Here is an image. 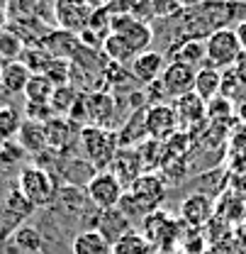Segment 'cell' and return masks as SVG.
<instances>
[{"label":"cell","mask_w":246,"mask_h":254,"mask_svg":"<svg viewBox=\"0 0 246 254\" xmlns=\"http://www.w3.org/2000/svg\"><path fill=\"white\" fill-rule=\"evenodd\" d=\"M161 73H163V54L161 52L147 49V52L134 57V62H132V78H137L139 83L151 86V83H156L161 78Z\"/></svg>","instance_id":"e0dca14e"},{"label":"cell","mask_w":246,"mask_h":254,"mask_svg":"<svg viewBox=\"0 0 246 254\" xmlns=\"http://www.w3.org/2000/svg\"><path fill=\"white\" fill-rule=\"evenodd\" d=\"M234 73H237L239 83H244V86H246V54H242V59L237 62V66H234Z\"/></svg>","instance_id":"74e56055"},{"label":"cell","mask_w":246,"mask_h":254,"mask_svg":"<svg viewBox=\"0 0 246 254\" xmlns=\"http://www.w3.org/2000/svg\"><path fill=\"white\" fill-rule=\"evenodd\" d=\"M44 127H47V142H49V149L51 152L61 154V152H66L71 147L76 125L68 118H51Z\"/></svg>","instance_id":"44dd1931"},{"label":"cell","mask_w":246,"mask_h":254,"mask_svg":"<svg viewBox=\"0 0 246 254\" xmlns=\"http://www.w3.org/2000/svg\"><path fill=\"white\" fill-rule=\"evenodd\" d=\"M110 245H115L117 240H122L127 232H132V220L124 215L120 208H112V210H98V218H95V225H93Z\"/></svg>","instance_id":"5bb4252c"},{"label":"cell","mask_w":246,"mask_h":254,"mask_svg":"<svg viewBox=\"0 0 246 254\" xmlns=\"http://www.w3.org/2000/svg\"><path fill=\"white\" fill-rule=\"evenodd\" d=\"M39 44H42L54 59H63V62H73V57L81 52V39H78V34H71V32H66V30L47 32Z\"/></svg>","instance_id":"9a60e30c"},{"label":"cell","mask_w":246,"mask_h":254,"mask_svg":"<svg viewBox=\"0 0 246 254\" xmlns=\"http://www.w3.org/2000/svg\"><path fill=\"white\" fill-rule=\"evenodd\" d=\"M98 5H86V2H56L54 5V22L59 25V30H66L71 34H81L88 30L91 15Z\"/></svg>","instance_id":"30bf717a"},{"label":"cell","mask_w":246,"mask_h":254,"mask_svg":"<svg viewBox=\"0 0 246 254\" xmlns=\"http://www.w3.org/2000/svg\"><path fill=\"white\" fill-rule=\"evenodd\" d=\"M2 208H5L7 213H12V215H15V218H17L20 222L27 220L32 213L37 210V208H34V205H32L30 200H27V198H25V195H22V193H20L17 189L7 193V198L2 200Z\"/></svg>","instance_id":"4dcf8cb0"},{"label":"cell","mask_w":246,"mask_h":254,"mask_svg":"<svg viewBox=\"0 0 246 254\" xmlns=\"http://www.w3.org/2000/svg\"><path fill=\"white\" fill-rule=\"evenodd\" d=\"M0 254H22V252L7 240V242H0Z\"/></svg>","instance_id":"ab89813d"},{"label":"cell","mask_w":246,"mask_h":254,"mask_svg":"<svg viewBox=\"0 0 246 254\" xmlns=\"http://www.w3.org/2000/svg\"><path fill=\"white\" fill-rule=\"evenodd\" d=\"M178 129H181V123H178L173 105H168V103L147 105V134H149V139L168 142L178 134Z\"/></svg>","instance_id":"52a82bcc"},{"label":"cell","mask_w":246,"mask_h":254,"mask_svg":"<svg viewBox=\"0 0 246 254\" xmlns=\"http://www.w3.org/2000/svg\"><path fill=\"white\" fill-rule=\"evenodd\" d=\"M102 52L107 54V62L122 64V66H129V64L134 62V57H137L122 37H117V34H112V32L102 39Z\"/></svg>","instance_id":"4316f807"},{"label":"cell","mask_w":246,"mask_h":254,"mask_svg":"<svg viewBox=\"0 0 246 254\" xmlns=\"http://www.w3.org/2000/svg\"><path fill=\"white\" fill-rule=\"evenodd\" d=\"M20 125H22V120H20V113L15 108H0V142L17 137Z\"/></svg>","instance_id":"836d02e7"},{"label":"cell","mask_w":246,"mask_h":254,"mask_svg":"<svg viewBox=\"0 0 246 254\" xmlns=\"http://www.w3.org/2000/svg\"><path fill=\"white\" fill-rule=\"evenodd\" d=\"M76 100H78L76 86L68 83V86L54 88V93H51V98H49V108H51L54 118H68L71 110H73V105H76Z\"/></svg>","instance_id":"484cf974"},{"label":"cell","mask_w":246,"mask_h":254,"mask_svg":"<svg viewBox=\"0 0 246 254\" xmlns=\"http://www.w3.org/2000/svg\"><path fill=\"white\" fill-rule=\"evenodd\" d=\"M27 157V152L20 147L17 139H7L0 144V169H12V166H20Z\"/></svg>","instance_id":"d6a6232c"},{"label":"cell","mask_w":246,"mask_h":254,"mask_svg":"<svg viewBox=\"0 0 246 254\" xmlns=\"http://www.w3.org/2000/svg\"><path fill=\"white\" fill-rule=\"evenodd\" d=\"M112 254H156V250L147 242V237L139 230H132L112 245Z\"/></svg>","instance_id":"83f0119b"},{"label":"cell","mask_w":246,"mask_h":254,"mask_svg":"<svg viewBox=\"0 0 246 254\" xmlns=\"http://www.w3.org/2000/svg\"><path fill=\"white\" fill-rule=\"evenodd\" d=\"M51 93H54V86L49 83V78L42 76V73H32L30 83H27V88H25L27 103H42V105H49Z\"/></svg>","instance_id":"f546056e"},{"label":"cell","mask_w":246,"mask_h":254,"mask_svg":"<svg viewBox=\"0 0 246 254\" xmlns=\"http://www.w3.org/2000/svg\"><path fill=\"white\" fill-rule=\"evenodd\" d=\"M71 254H112V245L95 230H81L73 242H71Z\"/></svg>","instance_id":"603a6c76"},{"label":"cell","mask_w":246,"mask_h":254,"mask_svg":"<svg viewBox=\"0 0 246 254\" xmlns=\"http://www.w3.org/2000/svg\"><path fill=\"white\" fill-rule=\"evenodd\" d=\"M10 242L22 254H37L44 250V237H42V232H39L37 227H32V225H20V227L12 232Z\"/></svg>","instance_id":"d4e9b609"},{"label":"cell","mask_w":246,"mask_h":254,"mask_svg":"<svg viewBox=\"0 0 246 254\" xmlns=\"http://www.w3.org/2000/svg\"><path fill=\"white\" fill-rule=\"evenodd\" d=\"M110 32L117 34V37H122L134 54L147 52L149 44L154 42V30H151V25H147V22L132 17V15H115L112 22H110Z\"/></svg>","instance_id":"8992f818"},{"label":"cell","mask_w":246,"mask_h":254,"mask_svg":"<svg viewBox=\"0 0 246 254\" xmlns=\"http://www.w3.org/2000/svg\"><path fill=\"white\" fill-rule=\"evenodd\" d=\"M168 59L173 64L190 66L193 71H200L207 64V52H205V39H188L181 37L168 47Z\"/></svg>","instance_id":"7c38bea8"},{"label":"cell","mask_w":246,"mask_h":254,"mask_svg":"<svg viewBox=\"0 0 246 254\" xmlns=\"http://www.w3.org/2000/svg\"><path fill=\"white\" fill-rule=\"evenodd\" d=\"M78 144L83 149V159H88L98 171H107L115 154L120 152L117 132L105 127H81L78 129Z\"/></svg>","instance_id":"7a4b0ae2"},{"label":"cell","mask_w":246,"mask_h":254,"mask_svg":"<svg viewBox=\"0 0 246 254\" xmlns=\"http://www.w3.org/2000/svg\"><path fill=\"white\" fill-rule=\"evenodd\" d=\"M83 103H86V123L91 127L110 129V125L115 123V115H117L115 98L107 91H91V93H83Z\"/></svg>","instance_id":"ba28073f"},{"label":"cell","mask_w":246,"mask_h":254,"mask_svg":"<svg viewBox=\"0 0 246 254\" xmlns=\"http://www.w3.org/2000/svg\"><path fill=\"white\" fill-rule=\"evenodd\" d=\"M25 115H27V120L42 123V125H47V123L54 118L51 108H49V105H42V103H27V105H25Z\"/></svg>","instance_id":"8d00e7d4"},{"label":"cell","mask_w":246,"mask_h":254,"mask_svg":"<svg viewBox=\"0 0 246 254\" xmlns=\"http://www.w3.org/2000/svg\"><path fill=\"white\" fill-rule=\"evenodd\" d=\"M37 254H44V252H37Z\"/></svg>","instance_id":"60d3db41"},{"label":"cell","mask_w":246,"mask_h":254,"mask_svg":"<svg viewBox=\"0 0 246 254\" xmlns=\"http://www.w3.org/2000/svg\"><path fill=\"white\" fill-rule=\"evenodd\" d=\"M212 213H215V203H212V198L207 193L188 195L183 203H181V220L188 227H193V230L207 225L210 218H212Z\"/></svg>","instance_id":"4fadbf2b"},{"label":"cell","mask_w":246,"mask_h":254,"mask_svg":"<svg viewBox=\"0 0 246 254\" xmlns=\"http://www.w3.org/2000/svg\"><path fill=\"white\" fill-rule=\"evenodd\" d=\"M173 110H176V115H178L181 127L202 125L205 118H207V105L195 93H188V95H183V98H178V100L173 103Z\"/></svg>","instance_id":"d6986e66"},{"label":"cell","mask_w":246,"mask_h":254,"mask_svg":"<svg viewBox=\"0 0 246 254\" xmlns=\"http://www.w3.org/2000/svg\"><path fill=\"white\" fill-rule=\"evenodd\" d=\"M86 195H88L91 205H95L102 213V210H112V208L120 205V200L124 195V186L117 181L115 174L98 171L91 179V184L86 186Z\"/></svg>","instance_id":"5b68a950"},{"label":"cell","mask_w":246,"mask_h":254,"mask_svg":"<svg viewBox=\"0 0 246 254\" xmlns=\"http://www.w3.org/2000/svg\"><path fill=\"white\" fill-rule=\"evenodd\" d=\"M17 142L20 147L27 152V154H44L49 149V142H47V127L42 123H32V120H22L20 132H17Z\"/></svg>","instance_id":"ffe728a7"},{"label":"cell","mask_w":246,"mask_h":254,"mask_svg":"<svg viewBox=\"0 0 246 254\" xmlns=\"http://www.w3.org/2000/svg\"><path fill=\"white\" fill-rule=\"evenodd\" d=\"M142 235L147 237V242L154 247L156 252H166L168 247H173V242L181 235V225L173 220L171 215L154 210L142 220Z\"/></svg>","instance_id":"277c9868"},{"label":"cell","mask_w":246,"mask_h":254,"mask_svg":"<svg viewBox=\"0 0 246 254\" xmlns=\"http://www.w3.org/2000/svg\"><path fill=\"white\" fill-rule=\"evenodd\" d=\"M30 78H32V71L22 62L2 64V68H0V86L7 93H25Z\"/></svg>","instance_id":"cb8c5ba5"},{"label":"cell","mask_w":246,"mask_h":254,"mask_svg":"<svg viewBox=\"0 0 246 254\" xmlns=\"http://www.w3.org/2000/svg\"><path fill=\"white\" fill-rule=\"evenodd\" d=\"M195 73L197 71H193L190 66H183V64L171 62L168 66H163V73H161L158 83H161L166 98L178 100L183 95L193 93V88H195Z\"/></svg>","instance_id":"9c48e42d"},{"label":"cell","mask_w":246,"mask_h":254,"mask_svg":"<svg viewBox=\"0 0 246 254\" xmlns=\"http://www.w3.org/2000/svg\"><path fill=\"white\" fill-rule=\"evenodd\" d=\"M222 91V71H217L212 66H202L197 73H195V88L193 93L197 95L205 105L212 103Z\"/></svg>","instance_id":"7402d4cb"},{"label":"cell","mask_w":246,"mask_h":254,"mask_svg":"<svg viewBox=\"0 0 246 254\" xmlns=\"http://www.w3.org/2000/svg\"><path fill=\"white\" fill-rule=\"evenodd\" d=\"M17 190L34 208H49L59 198L56 174H51V171H47L37 164H27L17 174Z\"/></svg>","instance_id":"6da1fadb"},{"label":"cell","mask_w":246,"mask_h":254,"mask_svg":"<svg viewBox=\"0 0 246 254\" xmlns=\"http://www.w3.org/2000/svg\"><path fill=\"white\" fill-rule=\"evenodd\" d=\"M234 32H237V39H239V44H242V49L246 54V20H239V25L234 27Z\"/></svg>","instance_id":"f35d334b"},{"label":"cell","mask_w":246,"mask_h":254,"mask_svg":"<svg viewBox=\"0 0 246 254\" xmlns=\"http://www.w3.org/2000/svg\"><path fill=\"white\" fill-rule=\"evenodd\" d=\"M22 52H25L22 39L10 30V27H2V30H0V62L2 64L20 62Z\"/></svg>","instance_id":"f1b7e54d"},{"label":"cell","mask_w":246,"mask_h":254,"mask_svg":"<svg viewBox=\"0 0 246 254\" xmlns=\"http://www.w3.org/2000/svg\"><path fill=\"white\" fill-rule=\"evenodd\" d=\"M51 59H54V57H51L42 44H37V47H32V49H25L22 57H20V62L25 64L32 73H44L47 66L51 64Z\"/></svg>","instance_id":"1f68e13d"},{"label":"cell","mask_w":246,"mask_h":254,"mask_svg":"<svg viewBox=\"0 0 246 254\" xmlns=\"http://www.w3.org/2000/svg\"><path fill=\"white\" fill-rule=\"evenodd\" d=\"M107 171L115 174L122 186H132V184L144 174V166H142V159H139L137 147H134V149H120V152L115 154V159H112V164H110Z\"/></svg>","instance_id":"2e32d148"},{"label":"cell","mask_w":246,"mask_h":254,"mask_svg":"<svg viewBox=\"0 0 246 254\" xmlns=\"http://www.w3.org/2000/svg\"><path fill=\"white\" fill-rule=\"evenodd\" d=\"M129 193H132L149 213H154L156 208L163 203V198H166V181H163L156 171H147V174H142V176L129 186Z\"/></svg>","instance_id":"8fae6325"},{"label":"cell","mask_w":246,"mask_h":254,"mask_svg":"<svg viewBox=\"0 0 246 254\" xmlns=\"http://www.w3.org/2000/svg\"><path fill=\"white\" fill-rule=\"evenodd\" d=\"M205 52H207V64L205 66H212L217 71L234 68L237 62L242 59V54H244V49L237 39V32L232 27H222V30H215L212 34H207Z\"/></svg>","instance_id":"3957f363"},{"label":"cell","mask_w":246,"mask_h":254,"mask_svg":"<svg viewBox=\"0 0 246 254\" xmlns=\"http://www.w3.org/2000/svg\"><path fill=\"white\" fill-rule=\"evenodd\" d=\"M147 139H149V134H147V108H139L117 129V142H120V149H134L137 142L142 144Z\"/></svg>","instance_id":"ac0fdd59"},{"label":"cell","mask_w":246,"mask_h":254,"mask_svg":"<svg viewBox=\"0 0 246 254\" xmlns=\"http://www.w3.org/2000/svg\"><path fill=\"white\" fill-rule=\"evenodd\" d=\"M102 78H105L110 86H124V83L132 78V71H129V66L107 62L105 64V68H102Z\"/></svg>","instance_id":"d590c367"},{"label":"cell","mask_w":246,"mask_h":254,"mask_svg":"<svg viewBox=\"0 0 246 254\" xmlns=\"http://www.w3.org/2000/svg\"><path fill=\"white\" fill-rule=\"evenodd\" d=\"M49 78V83L54 88L59 86H68V78H71V62H63V59H51V64L47 66V71L42 73Z\"/></svg>","instance_id":"e575fe53"}]
</instances>
